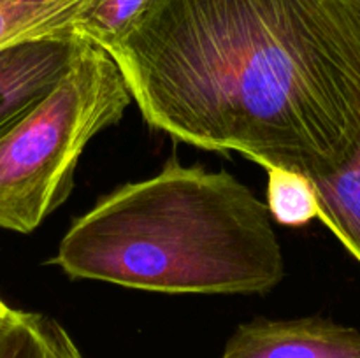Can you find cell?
<instances>
[{
    "mask_svg": "<svg viewBox=\"0 0 360 358\" xmlns=\"http://www.w3.org/2000/svg\"><path fill=\"white\" fill-rule=\"evenodd\" d=\"M150 125L309 179L360 118L355 0H150L108 51Z\"/></svg>",
    "mask_w": 360,
    "mask_h": 358,
    "instance_id": "1",
    "label": "cell"
},
{
    "mask_svg": "<svg viewBox=\"0 0 360 358\" xmlns=\"http://www.w3.org/2000/svg\"><path fill=\"white\" fill-rule=\"evenodd\" d=\"M67 276L157 293H264L283 279L269 211L229 172L169 161L98 200L53 258Z\"/></svg>",
    "mask_w": 360,
    "mask_h": 358,
    "instance_id": "2",
    "label": "cell"
},
{
    "mask_svg": "<svg viewBox=\"0 0 360 358\" xmlns=\"http://www.w3.org/2000/svg\"><path fill=\"white\" fill-rule=\"evenodd\" d=\"M132 102L122 70L88 42L60 83L0 130V228L30 234L74 186L84 147Z\"/></svg>",
    "mask_w": 360,
    "mask_h": 358,
    "instance_id": "3",
    "label": "cell"
},
{
    "mask_svg": "<svg viewBox=\"0 0 360 358\" xmlns=\"http://www.w3.org/2000/svg\"><path fill=\"white\" fill-rule=\"evenodd\" d=\"M86 44L69 28L0 49V130L46 97Z\"/></svg>",
    "mask_w": 360,
    "mask_h": 358,
    "instance_id": "4",
    "label": "cell"
},
{
    "mask_svg": "<svg viewBox=\"0 0 360 358\" xmlns=\"http://www.w3.org/2000/svg\"><path fill=\"white\" fill-rule=\"evenodd\" d=\"M220 358H360V332L326 318H260L239 325Z\"/></svg>",
    "mask_w": 360,
    "mask_h": 358,
    "instance_id": "5",
    "label": "cell"
},
{
    "mask_svg": "<svg viewBox=\"0 0 360 358\" xmlns=\"http://www.w3.org/2000/svg\"><path fill=\"white\" fill-rule=\"evenodd\" d=\"M355 2L360 13V0ZM311 181L319 195V220L360 263V118L343 160Z\"/></svg>",
    "mask_w": 360,
    "mask_h": 358,
    "instance_id": "6",
    "label": "cell"
},
{
    "mask_svg": "<svg viewBox=\"0 0 360 358\" xmlns=\"http://www.w3.org/2000/svg\"><path fill=\"white\" fill-rule=\"evenodd\" d=\"M0 358H83L56 319L14 309L0 325Z\"/></svg>",
    "mask_w": 360,
    "mask_h": 358,
    "instance_id": "7",
    "label": "cell"
},
{
    "mask_svg": "<svg viewBox=\"0 0 360 358\" xmlns=\"http://www.w3.org/2000/svg\"><path fill=\"white\" fill-rule=\"evenodd\" d=\"M90 0H0V49L27 39L72 30Z\"/></svg>",
    "mask_w": 360,
    "mask_h": 358,
    "instance_id": "8",
    "label": "cell"
},
{
    "mask_svg": "<svg viewBox=\"0 0 360 358\" xmlns=\"http://www.w3.org/2000/svg\"><path fill=\"white\" fill-rule=\"evenodd\" d=\"M267 211L287 227H302L319 220L316 188L306 174L283 167H266Z\"/></svg>",
    "mask_w": 360,
    "mask_h": 358,
    "instance_id": "9",
    "label": "cell"
},
{
    "mask_svg": "<svg viewBox=\"0 0 360 358\" xmlns=\"http://www.w3.org/2000/svg\"><path fill=\"white\" fill-rule=\"evenodd\" d=\"M148 4L150 0H90L74 20L72 30L108 53L129 34Z\"/></svg>",
    "mask_w": 360,
    "mask_h": 358,
    "instance_id": "10",
    "label": "cell"
},
{
    "mask_svg": "<svg viewBox=\"0 0 360 358\" xmlns=\"http://www.w3.org/2000/svg\"><path fill=\"white\" fill-rule=\"evenodd\" d=\"M13 311H14V309H11L9 305H7L6 302H4L2 298H0V325H2V323L6 321V319L9 318L11 314H13Z\"/></svg>",
    "mask_w": 360,
    "mask_h": 358,
    "instance_id": "11",
    "label": "cell"
}]
</instances>
